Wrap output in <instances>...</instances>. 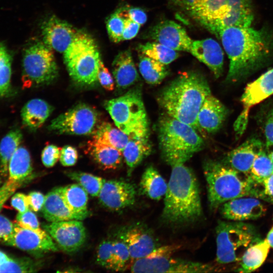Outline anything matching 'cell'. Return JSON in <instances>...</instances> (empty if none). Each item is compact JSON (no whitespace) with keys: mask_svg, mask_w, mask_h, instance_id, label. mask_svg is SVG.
Returning <instances> with one entry per match:
<instances>
[{"mask_svg":"<svg viewBox=\"0 0 273 273\" xmlns=\"http://www.w3.org/2000/svg\"><path fill=\"white\" fill-rule=\"evenodd\" d=\"M230 60L226 80L238 81L265 65L273 57V31L267 27H230L218 35Z\"/></svg>","mask_w":273,"mask_h":273,"instance_id":"cell-1","label":"cell"},{"mask_svg":"<svg viewBox=\"0 0 273 273\" xmlns=\"http://www.w3.org/2000/svg\"><path fill=\"white\" fill-rule=\"evenodd\" d=\"M210 94L205 77L199 72L191 71L184 72L165 86L157 101L166 114L199 130L198 114Z\"/></svg>","mask_w":273,"mask_h":273,"instance_id":"cell-2","label":"cell"},{"mask_svg":"<svg viewBox=\"0 0 273 273\" xmlns=\"http://www.w3.org/2000/svg\"><path fill=\"white\" fill-rule=\"evenodd\" d=\"M171 171L164 196L161 217L171 224L195 221L202 214L200 189L196 175L184 163L170 165Z\"/></svg>","mask_w":273,"mask_h":273,"instance_id":"cell-3","label":"cell"},{"mask_svg":"<svg viewBox=\"0 0 273 273\" xmlns=\"http://www.w3.org/2000/svg\"><path fill=\"white\" fill-rule=\"evenodd\" d=\"M208 200L214 210L230 200L247 196L259 197L260 190L249 176H242L226 164L207 160L203 164Z\"/></svg>","mask_w":273,"mask_h":273,"instance_id":"cell-4","label":"cell"},{"mask_svg":"<svg viewBox=\"0 0 273 273\" xmlns=\"http://www.w3.org/2000/svg\"><path fill=\"white\" fill-rule=\"evenodd\" d=\"M157 132L161 156L170 166L185 163L204 146L195 128L167 114L160 118Z\"/></svg>","mask_w":273,"mask_h":273,"instance_id":"cell-5","label":"cell"},{"mask_svg":"<svg viewBox=\"0 0 273 273\" xmlns=\"http://www.w3.org/2000/svg\"><path fill=\"white\" fill-rule=\"evenodd\" d=\"M104 107L115 125L129 138H147L149 123L139 87L107 101Z\"/></svg>","mask_w":273,"mask_h":273,"instance_id":"cell-6","label":"cell"},{"mask_svg":"<svg viewBox=\"0 0 273 273\" xmlns=\"http://www.w3.org/2000/svg\"><path fill=\"white\" fill-rule=\"evenodd\" d=\"M63 54L69 74L76 83L82 86L96 83L101 60L98 46L90 35L79 30Z\"/></svg>","mask_w":273,"mask_h":273,"instance_id":"cell-7","label":"cell"},{"mask_svg":"<svg viewBox=\"0 0 273 273\" xmlns=\"http://www.w3.org/2000/svg\"><path fill=\"white\" fill-rule=\"evenodd\" d=\"M250 0H198L184 10L195 21L217 37L235 18L251 9Z\"/></svg>","mask_w":273,"mask_h":273,"instance_id":"cell-8","label":"cell"},{"mask_svg":"<svg viewBox=\"0 0 273 273\" xmlns=\"http://www.w3.org/2000/svg\"><path fill=\"white\" fill-rule=\"evenodd\" d=\"M258 241L252 225L240 221H219L216 228V262H240L247 249Z\"/></svg>","mask_w":273,"mask_h":273,"instance_id":"cell-9","label":"cell"},{"mask_svg":"<svg viewBox=\"0 0 273 273\" xmlns=\"http://www.w3.org/2000/svg\"><path fill=\"white\" fill-rule=\"evenodd\" d=\"M179 248L176 245L159 246L150 255L132 261L129 269L132 272H211L217 267L209 263L173 258Z\"/></svg>","mask_w":273,"mask_h":273,"instance_id":"cell-10","label":"cell"},{"mask_svg":"<svg viewBox=\"0 0 273 273\" xmlns=\"http://www.w3.org/2000/svg\"><path fill=\"white\" fill-rule=\"evenodd\" d=\"M58 75V66L49 47L43 42L38 41L26 49L23 57V87L49 84Z\"/></svg>","mask_w":273,"mask_h":273,"instance_id":"cell-11","label":"cell"},{"mask_svg":"<svg viewBox=\"0 0 273 273\" xmlns=\"http://www.w3.org/2000/svg\"><path fill=\"white\" fill-rule=\"evenodd\" d=\"M100 114L96 109L81 103L54 119L48 128L60 134H93L100 124Z\"/></svg>","mask_w":273,"mask_h":273,"instance_id":"cell-12","label":"cell"},{"mask_svg":"<svg viewBox=\"0 0 273 273\" xmlns=\"http://www.w3.org/2000/svg\"><path fill=\"white\" fill-rule=\"evenodd\" d=\"M6 244L31 253L42 254L59 250L51 236L40 228L37 230L22 226L17 222Z\"/></svg>","mask_w":273,"mask_h":273,"instance_id":"cell-13","label":"cell"},{"mask_svg":"<svg viewBox=\"0 0 273 273\" xmlns=\"http://www.w3.org/2000/svg\"><path fill=\"white\" fill-rule=\"evenodd\" d=\"M43 228L58 247L67 253L78 251L86 241V230L79 220L50 222Z\"/></svg>","mask_w":273,"mask_h":273,"instance_id":"cell-14","label":"cell"},{"mask_svg":"<svg viewBox=\"0 0 273 273\" xmlns=\"http://www.w3.org/2000/svg\"><path fill=\"white\" fill-rule=\"evenodd\" d=\"M146 35L174 50L188 52L193 41L183 27L171 20L159 22L149 29Z\"/></svg>","mask_w":273,"mask_h":273,"instance_id":"cell-15","label":"cell"},{"mask_svg":"<svg viewBox=\"0 0 273 273\" xmlns=\"http://www.w3.org/2000/svg\"><path fill=\"white\" fill-rule=\"evenodd\" d=\"M43 42L51 49L64 53L76 37L79 30L55 16L44 20L41 26Z\"/></svg>","mask_w":273,"mask_h":273,"instance_id":"cell-16","label":"cell"},{"mask_svg":"<svg viewBox=\"0 0 273 273\" xmlns=\"http://www.w3.org/2000/svg\"><path fill=\"white\" fill-rule=\"evenodd\" d=\"M136 190L131 183L118 179L106 180L98 196L99 201L104 207L119 210L134 204Z\"/></svg>","mask_w":273,"mask_h":273,"instance_id":"cell-17","label":"cell"},{"mask_svg":"<svg viewBox=\"0 0 273 273\" xmlns=\"http://www.w3.org/2000/svg\"><path fill=\"white\" fill-rule=\"evenodd\" d=\"M120 236L127 246L131 262L150 255L159 247L152 234L142 225H135L125 229Z\"/></svg>","mask_w":273,"mask_h":273,"instance_id":"cell-18","label":"cell"},{"mask_svg":"<svg viewBox=\"0 0 273 273\" xmlns=\"http://www.w3.org/2000/svg\"><path fill=\"white\" fill-rule=\"evenodd\" d=\"M262 203L252 196L240 197L227 201L220 206V213L226 219L243 221L256 219L264 214Z\"/></svg>","mask_w":273,"mask_h":273,"instance_id":"cell-19","label":"cell"},{"mask_svg":"<svg viewBox=\"0 0 273 273\" xmlns=\"http://www.w3.org/2000/svg\"><path fill=\"white\" fill-rule=\"evenodd\" d=\"M190 53L205 64L215 78L223 72V53L219 44L212 38L193 40Z\"/></svg>","mask_w":273,"mask_h":273,"instance_id":"cell-20","label":"cell"},{"mask_svg":"<svg viewBox=\"0 0 273 273\" xmlns=\"http://www.w3.org/2000/svg\"><path fill=\"white\" fill-rule=\"evenodd\" d=\"M228 110L224 105L211 94L203 102L197 116L199 130L213 133L218 130L224 121Z\"/></svg>","mask_w":273,"mask_h":273,"instance_id":"cell-21","label":"cell"},{"mask_svg":"<svg viewBox=\"0 0 273 273\" xmlns=\"http://www.w3.org/2000/svg\"><path fill=\"white\" fill-rule=\"evenodd\" d=\"M262 149V144L259 140H248L228 154L225 164L239 173L249 176L254 159Z\"/></svg>","mask_w":273,"mask_h":273,"instance_id":"cell-22","label":"cell"},{"mask_svg":"<svg viewBox=\"0 0 273 273\" xmlns=\"http://www.w3.org/2000/svg\"><path fill=\"white\" fill-rule=\"evenodd\" d=\"M41 212L44 218L50 222L85 219L68 206L62 195L61 187L53 189L46 195Z\"/></svg>","mask_w":273,"mask_h":273,"instance_id":"cell-23","label":"cell"},{"mask_svg":"<svg viewBox=\"0 0 273 273\" xmlns=\"http://www.w3.org/2000/svg\"><path fill=\"white\" fill-rule=\"evenodd\" d=\"M112 66L114 81L119 89H125L138 81L139 74L130 50L119 52Z\"/></svg>","mask_w":273,"mask_h":273,"instance_id":"cell-24","label":"cell"},{"mask_svg":"<svg viewBox=\"0 0 273 273\" xmlns=\"http://www.w3.org/2000/svg\"><path fill=\"white\" fill-rule=\"evenodd\" d=\"M273 94V68L246 86L241 98L244 108L249 109Z\"/></svg>","mask_w":273,"mask_h":273,"instance_id":"cell-25","label":"cell"},{"mask_svg":"<svg viewBox=\"0 0 273 273\" xmlns=\"http://www.w3.org/2000/svg\"><path fill=\"white\" fill-rule=\"evenodd\" d=\"M54 108L46 101L33 99L25 104L21 110L24 125L32 130L40 127L50 116Z\"/></svg>","mask_w":273,"mask_h":273,"instance_id":"cell-26","label":"cell"},{"mask_svg":"<svg viewBox=\"0 0 273 273\" xmlns=\"http://www.w3.org/2000/svg\"><path fill=\"white\" fill-rule=\"evenodd\" d=\"M86 151L102 168L115 169L122 162L121 151L117 149L93 139L87 143Z\"/></svg>","mask_w":273,"mask_h":273,"instance_id":"cell-27","label":"cell"},{"mask_svg":"<svg viewBox=\"0 0 273 273\" xmlns=\"http://www.w3.org/2000/svg\"><path fill=\"white\" fill-rule=\"evenodd\" d=\"M167 186L164 178L152 165L145 169L140 182L141 193L154 200H159L165 196Z\"/></svg>","mask_w":273,"mask_h":273,"instance_id":"cell-28","label":"cell"},{"mask_svg":"<svg viewBox=\"0 0 273 273\" xmlns=\"http://www.w3.org/2000/svg\"><path fill=\"white\" fill-rule=\"evenodd\" d=\"M270 247L266 239L251 245L243 254L237 271L247 273L256 270L264 262Z\"/></svg>","mask_w":273,"mask_h":273,"instance_id":"cell-29","label":"cell"},{"mask_svg":"<svg viewBox=\"0 0 273 273\" xmlns=\"http://www.w3.org/2000/svg\"><path fill=\"white\" fill-rule=\"evenodd\" d=\"M152 146L147 138H129V140L122 151L125 162L129 168V172L138 166L143 160L150 155Z\"/></svg>","mask_w":273,"mask_h":273,"instance_id":"cell-30","label":"cell"},{"mask_svg":"<svg viewBox=\"0 0 273 273\" xmlns=\"http://www.w3.org/2000/svg\"><path fill=\"white\" fill-rule=\"evenodd\" d=\"M32 172L30 154L24 147L19 146L9 162L8 179L22 184Z\"/></svg>","mask_w":273,"mask_h":273,"instance_id":"cell-31","label":"cell"},{"mask_svg":"<svg viewBox=\"0 0 273 273\" xmlns=\"http://www.w3.org/2000/svg\"><path fill=\"white\" fill-rule=\"evenodd\" d=\"M93 135V140L111 146L121 152L129 140L127 134L108 122L100 123Z\"/></svg>","mask_w":273,"mask_h":273,"instance_id":"cell-32","label":"cell"},{"mask_svg":"<svg viewBox=\"0 0 273 273\" xmlns=\"http://www.w3.org/2000/svg\"><path fill=\"white\" fill-rule=\"evenodd\" d=\"M61 191L66 203L73 212L84 218L88 216V194L80 185L74 184L61 187Z\"/></svg>","mask_w":273,"mask_h":273,"instance_id":"cell-33","label":"cell"},{"mask_svg":"<svg viewBox=\"0 0 273 273\" xmlns=\"http://www.w3.org/2000/svg\"><path fill=\"white\" fill-rule=\"evenodd\" d=\"M139 60L140 73L147 83L152 85L159 84L168 75L167 65L140 53Z\"/></svg>","mask_w":273,"mask_h":273,"instance_id":"cell-34","label":"cell"},{"mask_svg":"<svg viewBox=\"0 0 273 273\" xmlns=\"http://www.w3.org/2000/svg\"><path fill=\"white\" fill-rule=\"evenodd\" d=\"M22 134L18 129L9 132L0 142V173L2 176H7L9 162L20 146Z\"/></svg>","mask_w":273,"mask_h":273,"instance_id":"cell-35","label":"cell"},{"mask_svg":"<svg viewBox=\"0 0 273 273\" xmlns=\"http://www.w3.org/2000/svg\"><path fill=\"white\" fill-rule=\"evenodd\" d=\"M137 50L139 53L167 65L179 56L175 50L156 41L139 44Z\"/></svg>","mask_w":273,"mask_h":273,"instance_id":"cell-36","label":"cell"},{"mask_svg":"<svg viewBox=\"0 0 273 273\" xmlns=\"http://www.w3.org/2000/svg\"><path fill=\"white\" fill-rule=\"evenodd\" d=\"M66 175L76 181L92 197H98L106 180L90 173L67 171Z\"/></svg>","mask_w":273,"mask_h":273,"instance_id":"cell-37","label":"cell"},{"mask_svg":"<svg viewBox=\"0 0 273 273\" xmlns=\"http://www.w3.org/2000/svg\"><path fill=\"white\" fill-rule=\"evenodd\" d=\"M273 174V162L263 149L256 155L252 165L249 176L256 184H261Z\"/></svg>","mask_w":273,"mask_h":273,"instance_id":"cell-38","label":"cell"},{"mask_svg":"<svg viewBox=\"0 0 273 273\" xmlns=\"http://www.w3.org/2000/svg\"><path fill=\"white\" fill-rule=\"evenodd\" d=\"M40 264L27 258H13L8 260L0 265V272H32L37 271Z\"/></svg>","mask_w":273,"mask_h":273,"instance_id":"cell-39","label":"cell"},{"mask_svg":"<svg viewBox=\"0 0 273 273\" xmlns=\"http://www.w3.org/2000/svg\"><path fill=\"white\" fill-rule=\"evenodd\" d=\"M113 260L112 269L115 271L125 270L131 263V258L127 246L119 236L113 240Z\"/></svg>","mask_w":273,"mask_h":273,"instance_id":"cell-40","label":"cell"},{"mask_svg":"<svg viewBox=\"0 0 273 273\" xmlns=\"http://www.w3.org/2000/svg\"><path fill=\"white\" fill-rule=\"evenodd\" d=\"M11 72L10 55L0 43V97L6 95L10 90Z\"/></svg>","mask_w":273,"mask_h":273,"instance_id":"cell-41","label":"cell"},{"mask_svg":"<svg viewBox=\"0 0 273 273\" xmlns=\"http://www.w3.org/2000/svg\"><path fill=\"white\" fill-rule=\"evenodd\" d=\"M125 18L117 11L110 15L107 19L106 26L108 35L114 42L122 41V34L125 26Z\"/></svg>","mask_w":273,"mask_h":273,"instance_id":"cell-42","label":"cell"},{"mask_svg":"<svg viewBox=\"0 0 273 273\" xmlns=\"http://www.w3.org/2000/svg\"><path fill=\"white\" fill-rule=\"evenodd\" d=\"M113 260V240H104L100 243L98 247L97 262L102 267L112 269Z\"/></svg>","mask_w":273,"mask_h":273,"instance_id":"cell-43","label":"cell"},{"mask_svg":"<svg viewBox=\"0 0 273 273\" xmlns=\"http://www.w3.org/2000/svg\"><path fill=\"white\" fill-rule=\"evenodd\" d=\"M61 149L53 144L48 145L41 152L42 164L47 167H52L60 158Z\"/></svg>","mask_w":273,"mask_h":273,"instance_id":"cell-44","label":"cell"},{"mask_svg":"<svg viewBox=\"0 0 273 273\" xmlns=\"http://www.w3.org/2000/svg\"><path fill=\"white\" fill-rule=\"evenodd\" d=\"M117 11L125 18H129L141 25L145 24L147 20L146 13L139 8H124Z\"/></svg>","mask_w":273,"mask_h":273,"instance_id":"cell-45","label":"cell"},{"mask_svg":"<svg viewBox=\"0 0 273 273\" xmlns=\"http://www.w3.org/2000/svg\"><path fill=\"white\" fill-rule=\"evenodd\" d=\"M16 220L17 223L22 226L34 230L40 229L36 215L30 209L25 212L18 213Z\"/></svg>","mask_w":273,"mask_h":273,"instance_id":"cell-46","label":"cell"},{"mask_svg":"<svg viewBox=\"0 0 273 273\" xmlns=\"http://www.w3.org/2000/svg\"><path fill=\"white\" fill-rule=\"evenodd\" d=\"M78 157L77 149L70 145H66L61 149L60 161L64 166H73L76 163Z\"/></svg>","mask_w":273,"mask_h":273,"instance_id":"cell-47","label":"cell"},{"mask_svg":"<svg viewBox=\"0 0 273 273\" xmlns=\"http://www.w3.org/2000/svg\"><path fill=\"white\" fill-rule=\"evenodd\" d=\"M98 80L106 90L112 91L114 89L115 82L113 78L102 61L100 62L99 66Z\"/></svg>","mask_w":273,"mask_h":273,"instance_id":"cell-48","label":"cell"},{"mask_svg":"<svg viewBox=\"0 0 273 273\" xmlns=\"http://www.w3.org/2000/svg\"><path fill=\"white\" fill-rule=\"evenodd\" d=\"M22 184L8 179L0 187V211L4 204L14 194Z\"/></svg>","mask_w":273,"mask_h":273,"instance_id":"cell-49","label":"cell"},{"mask_svg":"<svg viewBox=\"0 0 273 273\" xmlns=\"http://www.w3.org/2000/svg\"><path fill=\"white\" fill-rule=\"evenodd\" d=\"M11 204L19 213L25 212L30 208L27 195L22 193L14 194L11 199Z\"/></svg>","mask_w":273,"mask_h":273,"instance_id":"cell-50","label":"cell"},{"mask_svg":"<svg viewBox=\"0 0 273 273\" xmlns=\"http://www.w3.org/2000/svg\"><path fill=\"white\" fill-rule=\"evenodd\" d=\"M29 208L35 212L41 210L44 201L46 196L39 192L33 191L27 195Z\"/></svg>","mask_w":273,"mask_h":273,"instance_id":"cell-51","label":"cell"},{"mask_svg":"<svg viewBox=\"0 0 273 273\" xmlns=\"http://www.w3.org/2000/svg\"><path fill=\"white\" fill-rule=\"evenodd\" d=\"M141 26L140 24L130 18H126L122 40H129L134 38L138 33Z\"/></svg>","mask_w":273,"mask_h":273,"instance_id":"cell-52","label":"cell"},{"mask_svg":"<svg viewBox=\"0 0 273 273\" xmlns=\"http://www.w3.org/2000/svg\"><path fill=\"white\" fill-rule=\"evenodd\" d=\"M261 184L262 188L260 190L259 197L273 202V174L264 179Z\"/></svg>","mask_w":273,"mask_h":273,"instance_id":"cell-53","label":"cell"},{"mask_svg":"<svg viewBox=\"0 0 273 273\" xmlns=\"http://www.w3.org/2000/svg\"><path fill=\"white\" fill-rule=\"evenodd\" d=\"M14 224L8 218L0 214V240L5 242L12 234Z\"/></svg>","mask_w":273,"mask_h":273,"instance_id":"cell-54","label":"cell"},{"mask_svg":"<svg viewBox=\"0 0 273 273\" xmlns=\"http://www.w3.org/2000/svg\"><path fill=\"white\" fill-rule=\"evenodd\" d=\"M266 146L268 149L273 148V110L268 115L264 126Z\"/></svg>","mask_w":273,"mask_h":273,"instance_id":"cell-55","label":"cell"},{"mask_svg":"<svg viewBox=\"0 0 273 273\" xmlns=\"http://www.w3.org/2000/svg\"><path fill=\"white\" fill-rule=\"evenodd\" d=\"M248 110L249 109L244 108L235 123L234 128L237 133L241 134L245 129L248 117Z\"/></svg>","mask_w":273,"mask_h":273,"instance_id":"cell-56","label":"cell"},{"mask_svg":"<svg viewBox=\"0 0 273 273\" xmlns=\"http://www.w3.org/2000/svg\"><path fill=\"white\" fill-rule=\"evenodd\" d=\"M198 0H170L172 3L184 10Z\"/></svg>","mask_w":273,"mask_h":273,"instance_id":"cell-57","label":"cell"},{"mask_svg":"<svg viewBox=\"0 0 273 273\" xmlns=\"http://www.w3.org/2000/svg\"><path fill=\"white\" fill-rule=\"evenodd\" d=\"M270 247L273 248V226L269 231L265 239Z\"/></svg>","mask_w":273,"mask_h":273,"instance_id":"cell-58","label":"cell"},{"mask_svg":"<svg viewBox=\"0 0 273 273\" xmlns=\"http://www.w3.org/2000/svg\"><path fill=\"white\" fill-rule=\"evenodd\" d=\"M9 257L5 253L0 251V265L5 262Z\"/></svg>","mask_w":273,"mask_h":273,"instance_id":"cell-59","label":"cell"},{"mask_svg":"<svg viewBox=\"0 0 273 273\" xmlns=\"http://www.w3.org/2000/svg\"><path fill=\"white\" fill-rule=\"evenodd\" d=\"M268 154L271 160L273 162V148L269 150V152Z\"/></svg>","mask_w":273,"mask_h":273,"instance_id":"cell-60","label":"cell"}]
</instances>
